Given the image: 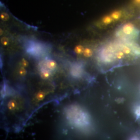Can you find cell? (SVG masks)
<instances>
[{
  "mask_svg": "<svg viewBox=\"0 0 140 140\" xmlns=\"http://www.w3.org/2000/svg\"><path fill=\"white\" fill-rule=\"evenodd\" d=\"M18 103L17 101L15 100H11L7 103V108L11 111H15L17 108Z\"/></svg>",
  "mask_w": 140,
  "mask_h": 140,
  "instance_id": "cell-1",
  "label": "cell"
},
{
  "mask_svg": "<svg viewBox=\"0 0 140 140\" xmlns=\"http://www.w3.org/2000/svg\"><path fill=\"white\" fill-rule=\"evenodd\" d=\"M46 96V93L44 91L41 90L38 91L36 95L35 96V100L37 101H41L44 100Z\"/></svg>",
  "mask_w": 140,
  "mask_h": 140,
  "instance_id": "cell-2",
  "label": "cell"
},
{
  "mask_svg": "<svg viewBox=\"0 0 140 140\" xmlns=\"http://www.w3.org/2000/svg\"><path fill=\"white\" fill-rule=\"evenodd\" d=\"M57 62L53 60H50L48 61L47 63V66L50 69H54L57 67Z\"/></svg>",
  "mask_w": 140,
  "mask_h": 140,
  "instance_id": "cell-3",
  "label": "cell"
},
{
  "mask_svg": "<svg viewBox=\"0 0 140 140\" xmlns=\"http://www.w3.org/2000/svg\"><path fill=\"white\" fill-rule=\"evenodd\" d=\"M84 49H85V48H84L83 46H82L81 45H77L75 47L74 50V52L76 54H81L83 53Z\"/></svg>",
  "mask_w": 140,
  "mask_h": 140,
  "instance_id": "cell-4",
  "label": "cell"
},
{
  "mask_svg": "<svg viewBox=\"0 0 140 140\" xmlns=\"http://www.w3.org/2000/svg\"><path fill=\"white\" fill-rule=\"evenodd\" d=\"M83 53V55L84 56V57H86V58H89L92 56L93 52H92V50L90 48H85Z\"/></svg>",
  "mask_w": 140,
  "mask_h": 140,
  "instance_id": "cell-5",
  "label": "cell"
},
{
  "mask_svg": "<svg viewBox=\"0 0 140 140\" xmlns=\"http://www.w3.org/2000/svg\"><path fill=\"white\" fill-rule=\"evenodd\" d=\"M40 76L43 80H48L50 77V75L49 72L47 71H43L41 73Z\"/></svg>",
  "mask_w": 140,
  "mask_h": 140,
  "instance_id": "cell-6",
  "label": "cell"
},
{
  "mask_svg": "<svg viewBox=\"0 0 140 140\" xmlns=\"http://www.w3.org/2000/svg\"><path fill=\"white\" fill-rule=\"evenodd\" d=\"M0 18H1L2 20L4 21H7L10 19V16L5 12H2L1 13V15H0Z\"/></svg>",
  "mask_w": 140,
  "mask_h": 140,
  "instance_id": "cell-7",
  "label": "cell"
},
{
  "mask_svg": "<svg viewBox=\"0 0 140 140\" xmlns=\"http://www.w3.org/2000/svg\"><path fill=\"white\" fill-rule=\"evenodd\" d=\"M27 71L25 67H21L19 68L18 71V74L19 75V76L21 77L24 76L27 74Z\"/></svg>",
  "mask_w": 140,
  "mask_h": 140,
  "instance_id": "cell-8",
  "label": "cell"
},
{
  "mask_svg": "<svg viewBox=\"0 0 140 140\" xmlns=\"http://www.w3.org/2000/svg\"><path fill=\"white\" fill-rule=\"evenodd\" d=\"M29 62L25 58H22L20 61V64L22 67H28L29 66Z\"/></svg>",
  "mask_w": 140,
  "mask_h": 140,
  "instance_id": "cell-9",
  "label": "cell"
},
{
  "mask_svg": "<svg viewBox=\"0 0 140 140\" xmlns=\"http://www.w3.org/2000/svg\"><path fill=\"white\" fill-rule=\"evenodd\" d=\"M1 43L2 44V45L6 46H7L8 44H9V38L6 37H3L2 38H1Z\"/></svg>",
  "mask_w": 140,
  "mask_h": 140,
  "instance_id": "cell-10",
  "label": "cell"
},
{
  "mask_svg": "<svg viewBox=\"0 0 140 140\" xmlns=\"http://www.w3.org/2000/svg\"><path fill=\"white\" fill-rule=\"evenodd\" d=\"M132 30V27L131 26H126L123 28L124 32L126 34L130 33Z\"/></svg>",
  "mask_w": 140,
  "mask_h": 140,
  "instance_id": "cell-11",
  "label": "cell"
},
{
  "mask_svg": "<svg viewBox=\"0 0 140 140\" xmlns=\"http://www.w3.org/2000/svg\"><path fill=\"white\" fill-rule=\"evenodd\" d=\"M111 21H112L111 18L108 16L104 18L103 19V22L105 23V24H109V23H110L111 22Z\"/></svg>",
  "mask_w": 140,
  "mask_h": 140,
  "instance_id": "cell-12",
  "label": "cell"
},
{
  "mask_svg": "<svg viewBox=\"0 0 140 140\" xmlns=\"http://www.w3.org/2000/svg\"><path fill=\"white\" fill-rule=\"evenodd\" d=\"M124 56V52L122 51L118 52L116 54V57L118 59H121L123 58Z\"/></svg>",
  "mask_w": 140,
  "mask_h": 140,
  "instance_id": "cell-13",
  "label": "cell"
},
{
  "mask_svg": "<svg viewBox=\"0 0 140 140\" xmlns=\"http://www.w3.org/2000/svg\"><path fill=\"white\" fill-rule=\"evenodd\" d=\"M123 52L126 54H129L130 53V49L128 47H124L123 48Z\"/></svg>",
  "mask_w": 140,
  "mask_h": 140,
  "instance_id": "cell-14",
  "label": "cell"
},
{
  "mask_svg": "<svg viewBox=\"0 0 140 140\" xmlns=\"http://www.w3.org/2000/svg\"><path fill=\"white\" fill-rule=\"evenodd\" d=\"M135 114L137 116H140V106H138L135 111Z\"/></svg>",
  "mask_w": 140,
  "mask_h": 140,
  "instance_id": "cell-15",
  "label": "cell"
}]
</instances>
